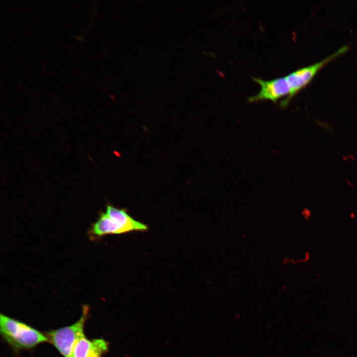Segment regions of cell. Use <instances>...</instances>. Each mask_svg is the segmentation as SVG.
Instances as JSON below:
<instances>
[{
    "mask_svg": "<svg viewBox=\"0 0 357 357\" xmlns=\"http://www.w3.org/2000/svg\"><path fill=\"white\" fill-rule=\"evenodd\" d=\"M148 229L146 225L132 218L126 209L108 204L106 212L101 213L97 221L92 224L90 235L99 238L107 235L145 232Z\"/></svg>",
    "mask_w": 357,
    "mask_h": 357,
    "instance_id": "obj_2",
    "label": "cell"
},
{
    "mask_svg": "<svg viewBox=\"0 0 357 357\" xmlns=\"http://www.w3.org/2000/svg\"><path fill=\"white\" fill-rule=\"evenodd\" d=\"M107 349V343L103 339L89 340L84 335L77 342L72 357H101Z\"/></svg>",
    "mask_w": 357,
    "mask_h": 357,
    "instance_id": "obj_5",
    "label": "cell"
},
{
    "mask_svg": "<svg viewBox=\"0 0 357 357\" xmlns=\"http://www.w3.org/2000/svg\"><path fill=\"white\" fill-rule=\"evenodd\" d=\"M0 331L3 339L15 350L30 349L46 342V335L34 328L5 315H0Z\"/></svg>",
    "mask_w": 357,
    "mask_h": 357,
    "instance_id": "obj_3",
    "label": "cell"
},
{
    "mask_svg": "<svg viewBox=\"0 0 357 357\" xmlns=\"http://www.w3.org/2000/svg\"><path fill=\"white\" fill-rule=\"evenodd\" d=\"M346 45L323 60L300 68L283 77L265 80L254 78L253 80L260 86L259 92L253 96L256 101L271 100L275 102L284 96L280 106L286 107L291 99L312 80L318 71L326 63L348 50Z\"/></svg>",
    "mask_w": 357,
    "mask_h": 357,
    "instance_id": "obj_1",
    "label": "cell"
},
{
    "mask_svg": "<svg viewBox=\"0 0 357 357\" xmlns=\"http://www.w3.org/2000/svg\"><path fill=\"white\" fill-rule=\"evenodd\" d=\"M89 307H83L82 315L73 324L48 332L46 335L51 343L63 357H72L74 347L79 339L84 335V327L87 318Z\"/></svg>",
    "mask_w": 357,
    "mask_h": 357,
    "instance_id": "obj_4",
    "label": "cell"
}]
</instances>
